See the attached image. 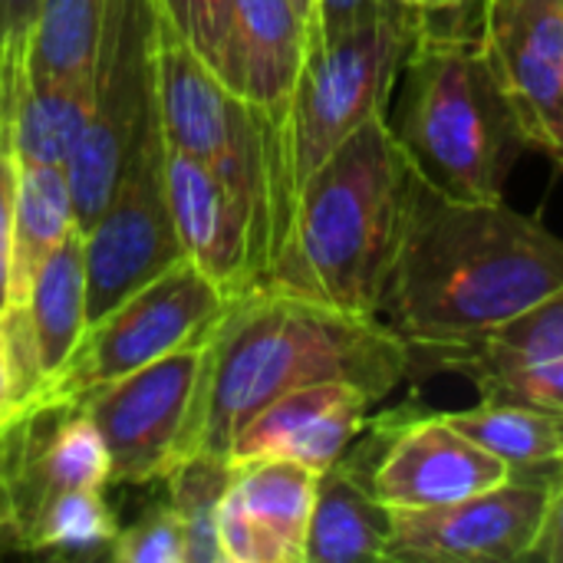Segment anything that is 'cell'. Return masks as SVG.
Returning a JSON list of instances; mask_svg holds the SVG:
<instances>
[{
  "mask_svg": "<svg viewBox=\"0 0 563 563\" xmlns=\"http://www.w3.org/2000/svg\"><path fill=\"white\" fill-rule=\"evenodd\" d=\"M563 290V238L501 201H455L416 178L379 320L409 346L412 376Z\"/></svg>",
  "mask_w": 563,
  "mask_h": 563,
  "instance_id": "6da1fadb",
  "label": "cell"
},
{
  "mask_svg": "<svg viewBox=\"0 0 563 563\" xmlns=\"http://www.w3.org/2000/svg\"><path fill=\"white\" fill-rule=\"evenodd\" d=\"M333 379L383 402L412 379L409 346L379 317L271 287L238 294L205 336L175 465L188 455L228 459L238 432L261 409L294 389Z\"/></svg>",
  "mask_w": 563,
  "mask_h": 563,
  "instance_id": "7a4b0ae2",
  "label": "cell"
},
{
  "mask_svg": "<svg viewBox=\"0 0 563 563\" xmlns=\"http://www.w3.org/2000/svg\"><path fill=\"white\" fill-rule=\"evenodd\" d=\"M416 172L389 115L366 119L300 188L287 238L257 287L379 317Z\"/></svg>",
  "mask_w": 563,
  "mask_h": 563,
  "instance_id": "3957f363",
  "label": "cell"
},
{
  "mask_svg": "<svg viewBox=\"0 0 563 563\" xmlns=\"http://www.w3.org/2000/svg\"><path fill=\"white\" fill-rule=\"evenodd\" d=\"M396 89L389 125L416 178L455 201H501L531 145L488 63L482 20L442 26L422 13Z\"/></svg>",
  "mask_w": 563,
  "mask_h": 563,
  "instance_id": "277c9868",
  "label": "cell"
},
{
  "mask_svg": "<svg viewBox=\"0 0 563 563\" xmlns=\"http://www.w3.org/2000/svg\"><path fill=\"white\" fill-rule=\"evenodd\" d=\"M422 30V10L389 0L356 30L310 43L284 115L274 122V191L277 247L287 238L294 205L307 178L389 102L406 56ZM274 264V261H271Z\"/></svg>",
  "mask_w": 563,
  "mask_h": 563,
  "instance_id": "5b68a950",
  "label": "cell"
},
{
  "mask_svg": "<svg viewBox=\"0 0 563 563\" xmlns=\"http://www.w3.org/2000/svg\"><path fill=\"white\" fill-rule=\"evenodd\" d=\"M158 119L168 148L208 165L241 205L257 287L277 247L274 122L238 99L175 33L165 13L158 20Z\"/></svg>",
  "mask_w": 563,
  "mask_h": 563,
  "instance_id": "8992f818",
  "label": "cell"
},
{
  "mask_svg": "<svg viewBox=\"0 0 563 563\" xmlns=\"http://www.w3.org/2000/svg\"><path fill=\"white\" fill-rule=\"evenodd\" d=\"M158 0H106L92 66V115L66 162L79 231L102 214L142 129L158 112Z\"/></svg>",
  "mask_w": 563,
  "mask_h": 563,
  "instance_id": "52a82bcc",
  "label": "cell"
},
{
  "mask_svg": "<svg viewBox=\"0 0 563 563\" xmlns=\"http://www.w3.org/2000/svg\"><path fill=\"white\" fill-rule=\"evenodd\" d=\"M231 300L234 297L208 280L188 257L175 261L168 271L115 303L106 317L89 323L69 363L30 406L79 402L89 389L205 340Z\"/></svg>",
  "mask_w": 563,
  "mask_h": 563,
  "instance_id": "ba28073f",
  "label": "cell"
},
{
  "mask_svg": "<svg viewBox=\"0 0 563 563\" xmlns=\"http://www.w3.org/2000/svg\"><path fill=\"white\" fill-rule=\"evenodd\" d=\"M165 152L168 145L155 112L135 142L109 205L82 231L89 323L185 257L168 211Z\"/></svg>",
  "mask_w": 563,
  "mask_h": 563,
  "instance_id": "9c48e42d",
  "label": "cell"
},
{
  "mask_svg": "<svg viewBox=\"0 0 563 563\" xmlns=\"http://www.w3.org/2000/svg\"><path fill=\"white\" fill-rule=\"evenodd\" d=\"M356 445L369 462V488L389 511L452 505L515 475L505 459L468 439L445 412L412 406L366 419Z\"/></svg>",
  "mask_w": 563,
  "mask_h": 563,
  "instance_id": "30bf717a",
  "label": "cell"
},
{
  "mask_svg": "<svg viewBox=\"0 0 563 563\" xmlns=\"http://www.w3.org/2000/svg\"><path fill=\"white\" fill-rule=\"evenodd\" d=\"M201 350L205 340L96 386L79 399L106 442L109 485L165 482L198 386Z\"/></svg>",
  "mask_w": 563,
  "mask_h": 563,
  "instance_id": "8fae6325",
  "label": "cell"
},
{
  "mask_svg": "<svg viewBox=\"0 0 563 563\" xmlns=\"http://www.w3.org/2000/svg\"><path fill=\"white\" fill-rule=\"evenodd\" d=\"M551 501V482L511 475L482 495L393 511L386 561L393 563H515L528 561Z\"/></svg>",
  "mask_w": 563,
  "mask_h": 563,
  "instance_id": "7c38bea8",
  "label": "cell"
},
{
  "mask_svg": "<svg viewBox=\"0 0 563 563\" xmlns=\"http://www.w3.org/2000/svg\"><path fill=\"white\" fill-rule=\"evenodd\" d=\"M482 40L528 145L563 168V0H485Z\"/></svg>",
  "mask_w": 563,
  "mask_h": 563,
  "instance_id": "4fadbf2b",
  "label": "cell"
},
{
  "mask_svg": "<svg viewBox=\"0 0 563 563\" xmlns=\"http://www.w3.org/2000/svg\"><path fill=\"white\" fill-rule=\"evenodd\" d=\"M429 373H455L482 399L525 402L563 416V290L498 330L432 353L416 376Z\"/></svg>",
  "mask_w": 563,
  "mask_h": 563,
  "instance_id": "5bb4252c",
  "label": "cell"
},
{
  "mask_svg": "<svg viewBox=\"0 0 563 563\" xmlns=\"http://www.w3.org/2000/svg\"><path fill=\"white\" fill-rule=\"evenodd\" d=\"M376 406L353 383H313L274 399L234 439L231 465L257 459H290L317 475L327 472L363 432Z\"/></svg>",
  "mask_w": 563,
  "mask_h": 563,
  "instance_id": "9a60e30c",
  "label": "cell"
},
{
  "mask_svg": "<svg viewBox=\"0 0 563 563\" xmlns=\"http://www.w3.org/2000/svg\"><path fill=\"white\" fill-rule=\"evenodd\" d=\"M310 46V23L290 0H234L214 59L218 79L277 122L297 86Z\"/></svg>",
  "mask_w": 563,
  "mask_h": 563,
  "instance_id": "2e32d148",
  "label": "cell"
},
{
  "mask_svg": "<svg viewBox=\"0 0 563 563\" xmlns=\"http://www.w3.org/2000/svg\"><path fill=\"white\" fill-rule=\"evenodd\" d=\"M168 145V142H165ZM168 211L181 254L224 294L238 297L254 287L251 231L241 205L224 181L198 158L165 152Z\"/></svg>",
  "mask_w": 563,
  "mask_h": 563,
  "instance_id": "e0dca14e",
  "label": "cell"
},
{
  "mask_svg": "<svg viewBox=\"0 0 563 563\" xmlns=\"http://www.w3.org/2000/svg\"><path fill=\"white\" fill-rule=\"evenodd\" d=\"M393 511L369 488V462L353 445L317 478L303 563L386 561Z\"/></svg>",
  "mask_w": 563,
  "mask_h": 563,
  "instance_id": "ac0fdd59",
  "label": "cell"
},
{
  "mask_svg": "<svg viewBox=\"0 0 563 563\" xmlns=\"http://www.w3.org/2000/svg\"><path fill=\"white\" fill-rule=\"evenodd\" d=\"M76 228L73 188L66 165H23L16 178L13 205V244H10V280L7 307H23L36 284L40 267Z\"/></svg>",
  "mask_w": 563,
  "mask_h": 563,
  "instance_id": "d6986e66",
  "label": "cell"
},
{
  "mask_svg": "<svg viewBox=\"0 0 563 563\" xmlns=\"http://www.w3.org/2000/svg\"><path fill=\"white\" fill-rule=\"evenodd\" d=\"M30 333L36 343V360L46 383L69 363L76 343L82 340L86 320V257L82 231L73 228L66 241L40 267L30 300L23 303Z\"/></svg>",
  "mask_w": 563,
  "mask_h": 563,
  "instance_id": "ffe728a7",
  "label": "cell"
},
{
  "mask_svg": "<svg viewBox=\"0 0 563 563\" xmlns=\"http://www.w3.org/2000/svg\"><path fill=\"white\" fill-rule=\"evenodd\" d=\"M468 439L508 462L521 478H558L563 472V416L551 409L482 399L472 409L445 412Z\"/></svg>",
  "mask_w": 563,
  "mask_h": 563,
  "instance_id": "44dd1931",
  "label": "cell"
},
{
  "mask_svg": "<svg viewBox=\"0 0 563 563\" xmlns=\"http://www.w3.org/2000/svg\"><path fill=\"white\" fill-rule=\"evenodd\" d=\"M92 115V73L30 82L13 112V142L23 165H66Z\"/></svg>",
  "mask_w": 563,
  "mask_h": 563,
  "instance_id": "7402d4cb",
  "label": "cell"
},
{
  "mask_svg": "<svg viewBox=\"0 0 563 563\" xmlns=\"http://www.w3.org/2000/svg\"><path fill=\"white\" fill-rule=\"evenodd\" d=\"M317 478L320 475L313 468L290 459L241 462L231 475V492L238 495V501L287 548L294 563H303Z\"/></svg>",
  "mask_w": 563,
  "mask_h": 563,
  "instance_id": "603a6c76",
  "label": "cell"
},
{
  "mask_svg": "<svg viewBox=\"0 0 563 563\" xmlns=\"http://www.w3.org/2000/svg\"><path fill=\"white\" fill-rule=\"evenodd\" d=\"M106 0H40L30 33L26 79L46 82L76 73H92Z\"/></svg>",
  "mask_w": 563,
  "mask_h": 563,
  "instance_id": "cb8c5ba5",
  "label": "cell"
},
{
  "mask_svg": "<svg viewBox=\"0 0 563 563\" xmlns=\"http://www.w3.org/2000/svg\"><path fill=\"white\" fill-rule=\"evenodd\" d=\"M231 475L234 465L214 455H188L165 475L168 505L185 525V563H224L218 511Z\"/></svg>",
  "mask_w": 563,
  "mask_h": 563,
  "instance_id": "d4e9b609",
  "label": "cell"
},
{
  "mask_svg": "<svg viewBox=\"0 0 563 563\" xmlns=\"http://www.w3.org/2000/svg\"><path fill=\"white\" fill-rule=\"evenodd\" d=\"M115 534L119 525L102 488H73L43 508L30 531L26 554L53 551L66 558H109Z\"/></svg>",
  "mask_w": 563,
  "mask_h": 563,
  "instance_id": "484cf974",
  "label": "cell"
},
{
  "mask_svg": "<svg viewBox=\"0 0 563 563\" xmlns=\"http://www.w3.org/2000/svg\"><path fill=\"white\" fill-rule=\"evenodd\" d=\"M109 561L115 563H185V525L172 505L152 508L132 528L119 531Z\"/></svg>",
  "mask_w": 563,
  "mask_h": 563,
  "instance_id": "4316f807",
  "label": "cell"
},
{
  "mask_svg": "<svg viewBox=\"0 0 563 563\" xmlns=\"http://www.w3.org/2000/svg\"><path fill=\"white\" fill-rule=\"evenodd\" d=\"M218 538L224 563H294L287 548L238 501L231 485L218 511Z\"/></svg>",
  "mask_w": 563,
  "mask_h": 563,
  "instance_id": "83f0119b",
  "label": "cell"
},
{
  "mask_svg": "<svg viewBox=\"0 0 563 563\" xmlns=\"http://www.w3.org/2000/svg\"><path fill=\"white\" fill-rule=\"evenodd\" d=\"M158 3H162L165 20L175 26V33L208 66H214L234 0H158Z\"/></svg>",
  "mask_w": 563,
  "mask_h": 563,
  "instance_id": "f1b7e54d",
  "label": "cell"
},
{
  "mask_svg": "<svg viewBox=\"0 0 563 563\" xmlns=\"http://www.w3.org/2000/svg\"><path fill=\"white\" fill-rule=\"evenodd\" d=\"M20 96L0 92V313L7 310V280H10V244H13V205L20 158L13 142V112Z\"/></svg>",
  "mask_w": 563,
  "mask_h": 563,
  "instance_id": "f546056e",
  "label": "cell"
},
{
  "mask_svg": "<svg viewBox=\"0 0 563 563\" xmlns=\"http://www.w3.org/2000/svg\"><path fill=\"white\" fill-rule=\"evenodd\" d=\"M40 0H0V92L20 96L26 86L30 33Z\"/></svg>",
  "mask_w": 563,
  "mask_h": 563,
  "instance_id": "4dcf8cb0",
  "label": "cell"
},
{
  "mask_svg": "<svg viewBox=\"0 0 563 563\" xmlns=\"http://www.w3.org/2000/svg\"><path fill=\"white\" fill-rule=\"evenodd\" d=\"M389 0H317L313 23H310V43L336 40L360 23L373 20Z\"/></svg>",
  "mask_w": 563,
  "mask_h": 563,
  "instance_id": "1f68e13d",
  "label": "cell"
},
{
  "mask_svg": "<svg viewBox=\"0 0 563 563\" xmlns=\"http://www.w3.org/2000/svg\"><path fill=\"white\" fill-rule=\"evenodd\" d=\"M528 561L563 563V472L558 478H551V501H548V515L541 525V534L534 541V551Z\"/></svg>",
  "mask_w": 563,
  "mask_h": 563,
  "instance_id": "d6a6232c",
  "label": "cell"
},
{
  "mask_svg": "<svg viewBox=\"0 0 563 563\" xmlns=\"http://www.w3.org/2000/svg\"><path fill=\"white\" fill-rule=\"evenodd\" d=\"M7 383H10V376H7V346H3V330H0V422L7 416Z\"/></svg>",
  "mask_w": 563,
  "mask_h": 563,
  "instance_id": "836d02e7",
  "label": "cell"
},
{
  "mask_svg": "<svg viewBox=\"0 0 563 563\" xmlns=\"http://www.w3.org/2000/svg\"><path fill=\"white\" fill-rule=\"evenodd\" d=\"M294 7H297V13L307 20V23H313V10H317V0H290Z\"/></svg>",
  "mask_w": 563,
  "mask_h": 563,
  "instance_id": "e575fe53",
  "label": "cell"
},
{
  "mask_svg": "<svg viewBox=\"0 0 563 563\" xmlns=\"http://www.w3.org/2000/svg\"><path fill=\"white\" fill-rule=\"evenodd\" d=\"M13 554V548H10V541L3 538V531H0V558H10Z\"/></svg>",
  "mask_w": 563,
  "mask_h": 563,
  "instance_id": "d590c367",
  "label": "cell"
},
{
  "mask_svg": "<svg viewBox=\"0 0 563 563\" xmlns=\"http://www.w3.org/2000/svg\"><path fill=\"white\" fill-rule=\"evenodd\" d=\"M396 3H402V7H412V10H422V3H426V0H396Z\"/></svg>",
  "mask_w": 563,
  "mask_h": 563,
  "instance_id": "8d00e7d4",
  "label": "cell"
}]
</instances>
